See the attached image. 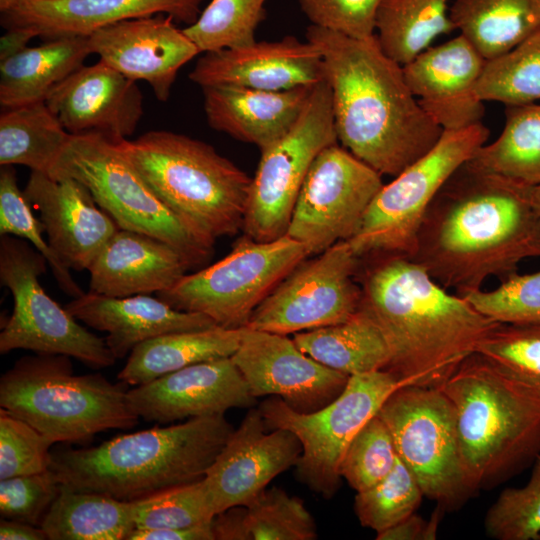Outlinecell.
<instances>
[{
	"label": "cell",
	"instance_id": "cell-18",
	"mask_svg": "<svg viewBox=\"0 0 540 540\" xmlns=\"http://www.w3.org/2000/svg\"><path fill=\"white\" fill-rule=\"evenodd\" d=\"M299 439L287 429L268 430L258 408H249L204 478L212 513L253 501L277 475L296 465Z\"/></svg>",
	"mask_w": 540,
	"mask_h": 540
},
{
	"label": "cell",
	"instance_id": "cell-51",
	"mask_svg": "<svg viewBox=\"0 0 540 540\" xmlns=\"http://www.w3.org/2000/svg\"><path fill=\"white\" fill-rule=\"evenodd\" d=\"M127 540H215L212 522L191 528L134 529Z\"/></svg>",
	"mask_w": 540,
	"mask_h": 540
},
{
	"label": "cell",
	"instance_id": "cell-42",
	"mask_svg": "<svg viewBox=\"0 0 540 540\" xmlns=\"http://www.w3.org/2000/svg\"><path fill=\"white\" fill-rule=\"evenodd\" d=\"M45 232L40 219L32 212L23 191L17 185L13 165H1L0 169V235H12L26 241L47 260L62 291L73 298L84 294L66 267L42 236Z\"/></svg>",
	"mask_w": 540,
	"mask_h": 540
},
{
	"label": "cell",
	"instance_id": "cell-2",
	"mask_svg": "<svg viewBox=\"0 0 540 540\" xmlns=\"http://www.w3.org/2000/svg\"><path fill=\"white\" fill-rule=\"evenodd\" d=\"M329 84L338 141L379 174L395 177L443 134L408 87L403 67L376 35L359 39L310 25Z\"/></svg>",
	"mask_w": 540,
	"mask_h": 540
},
{
	"label": "cell",
	"instance_id": "cell-49",
	"mask_svg": "<svg viewBox=\"0 0 540 540\" xmlns=\"http://www.w3.org/2000/svg\"><path fill=\"white\" fill-rule=\"evenodd\" d=\"M383 0H298L311 25L353 38L375 35L378 9Z\"/></svg>",
	"mask_w": 540,
	"mask_h": 540
},
{
	"label": "cell",
	"instance_id": "cell-7",
	"mask_svg": "<svg viewBox=\"0 0 540 540\" xmlns=\"http://www.w3.org/2000/svg\"><path fill=\"white\" fill-rule=\"evenodd\" d=\"M127 384L103 375H75L69 356H24L0 378V406L53 443L86 444L109 429L139 420Z\"/></svg>",
	"mask_w": 540,
	"mask_h": 540
},
{
	"label": "cell",
	"instance_id": "cell-17",
	"mask_svg": "<svg viewBox=\"0 0 540 540\" xmlns=\"http://www.w3.org/2000/svg\"><path fill=\"white\" fill-rule=\"evenodd\" d=\"M231 358L254 397L278 396L301 413L332 402L350 377L305 354L286 335L249 327Z\"/></svg>",
	"mask_w": 540,
	"mask_h": 540
},
{
	"label": "cell",
	"instance_id": "cell-32",
	"mask_svg": "<svg viewBox=\"0 0 540 540\" xmlns=\"http://www.w3.org/2000/svg\"><path fill=\"white\" fill-rule=\"evenodd\" d=\"M450 18L456 30L490 60L540 29V0H455Z\"/></svg>",
	"mask_w": 540,
	"mask_h": 540
},
{
	"label": "cell",
	"instance_id": "cell-31",
	"mask_svg": "<svg viewBox=\"0 0 540 540\" xmlns=\"http://www.w3.org/2000/svg\"><path fill=\"white\" fill-rule=\"evenodd\" d=\"M293 341L319 363L348 376L386 370L390 362L382 331L360 307L346 321L295 333Z\"/></svg>",
	"mask_w": 540,
	"mask_h": 540
},
{
	"label": "cell",
	"instance_id": "cell-44",
	"mask_svg": "<svg viewBox=\"0 0 540 540\" xmlns=\"http://www.w3.org/2000/svg\"><path fill=\"white\" fill-rule=\"evenodd\" d=\"M528 482L504 489L484 517L486 535L496 540H540V454Z\"/></svg>",
	"mask_w": 540,
	"mask_h": 540
},
{
	"label": "cell",
	"instance_id": "cell-11",
	"mask_svg": "<svg viewBox=\"0 0 540 540\" xmlns=\"http://www.w3.org/2000/svg\"><path fill=\"white\" fill-rule=\"evenodd\" d=\"M403 385L391 372L378 370L350 376L341 394L314 412H297L278 396L262 401L258 409L268 430L287 429L299 439L298 479L331 498L341 485L340 464L350 442Z\"/></svg>",
	"mask_w": 540,
	"mask_h": 540
},
{
	"label": "cell",
	"instance_id": "cell-16",
	"mask_svg": "<svg viewBox=\"0 0 540 540\" xmlns=\"http://www.w3.org/2000/svg\"><path fill=\"white\" fill-rule=\"evenodd\" d=\"M382 175L337 143L313 161L301 187L286 235L320 254L359 229Z\"/></svg>",
	"mask_w": 540,
	"mask_h": 540
},
{
	"label": "cell",
	"instance_id": "cell-41",
	"mask_svg": "<svg viewBox=\"0 0 540 540\" xmlns=\"http://www.w3.org/2000/svg\"><path fill=\"white\" fill-rule=\"evenodd\" d=\"M423 498L418 480L398 457L386 477L356 492L354 511L363 527L379 534L415 513Z\"/></svg>",
	"mask_w": 540,
	"mask_h": 540
},
{
	"label": "cell",
	"instance_id": "cell-12",
	"mask_svg": "<svg viewBox=\"0 0 540 540\" xmlns=\"http://www.w3.org/2000/svg\"><path fill=\"white\" fill-rule=\"evenodd\" d=\"M47 264L30 243L1 235L0 281L11 292L13 311L0 333V353L24 349L66 355L95 369L112 366L117 359L105 338L81 326L41 286Z\"/></svg>",
	"mask_w": 540,
	"mask_h": 540
},
{
	"label": "cell",
	"instance_id": "cell-54",
	"mask_svg": "<svg viewBox=\"0 0 540 540\" xmlns=\"http://www.w3.org/2000/svg\"><path fill=\"white\" fill-rule=\"evenodd\" d=\"M531 199L540 231V185L532 186Z\"/></svg>",
	"mask_w": 540,
	"mask_h": 540
},
{
	"label": "cell",
	"instance_id": "cell-45",
	"mask_svg": "<svg viewBox=\"0 0 540 540\" xmlns=\"http://www.w3.org/2000/svg\"><path fill=\"white\" fill-rule=\"evenodd\" d=\"M397 459L391 433L376 414L347 447L340 464V475L352 489L360 492L386 477Z\"/></svg>",
	"mask_w": 540,
	"mask_h": 540
},
{
	"label": "cell",
	"instance_id": "cell-23",
	"mask_svg": "<svg viewBox=\"0 0 540 540\" xmlns=\"http://www.w3.org/2000/svg\"><path fill=\"white\" fill-rule=\"evenodd\" d=\"M23 194L38 211L50 247L69 269L88 270L119 229L90 190L74 178L31 171Z\"/></svg>",
	"mask_w": 540,
	"mask_h": 540
},
{
	"label": "cell",
	"instance_id": "cell-34",
	"mask_svg": "<svg viewBox=\"0 0 540 540\" xmlns=\"http://www.w3.org/2000/svg\"><path fill=\"white\" fill-rule=\"evenodd\" d=\"M70 137L45 101L5 108L0 115V165L49 174Z\"/></svg>",
	"mask_w": 540,
	"mask_h": 540
},
{
	"label": "cell",
	"instance_id": "cell-48",
	"mask_svg": "<svg viewBox=\"0 0 540 540\" xmlns=\"http://www.w3.org/2000/svg\"><path fill=\"white\" fill-rule=\"evenodd\" d=\"M62 484L56 474L44 472L0 480L2 518L40 526Z\"/></svg>",
	"mask_w": 540,
	"mask_h": 540
},
{
	"label": "cell",
	"instance_id": "cell-5",
	"mask_svg": "<svg viewBox=\"0 0 540 540\" xmlns=\"http://www.w3.org/2000/svg\"><path fill=\"white\" fill-rule=\"evenodd\" d=\"M452 404L472 490L521 473L540 454V402L478 353L440 387Z\"/></svg>",
	"mask_w": 540,
	"mask_h": 540
},
{
	"label": "cell",
	"instance_id": "cell-35",
	"mask_svg": "<svg viewBox=\"0 0 540 540\" xmlns=\"http://www.w3.org/2000/svg\"><path fill=\"white\" fill-rule=\"evenodd\" d=\"M449 0H383L377 13L375 35L382 50L405 65L456 27Z\"/></svg>",
	"mask_w": 540,
	"mask_h": 540
},
{
	"label": "cell",
	"instance_id": "cell-8",
	"mask_svg": "<svg viewBox=\"0 0 540 540\" xmlns=\"http://www.w3.org/2000/svg\"><path fill=\"white\" fill-rule=\"evenodd\" d=\"M48 175L78 180L120 229L168 243L191 267L205 262L213 252L214 244L195 232L151 190L122 149L121 140L98 134L71 135Z\"/></svg>",
	"mask_w": 540,
	"mask_h": 540
},
{
	"label": "cell",
	"instance_id": "cell-21",
	"mask_svg": "<svg viewBox=\"0 0 540 540\" xmlns=\"http://www.w3.org/2000/svg\"><path fill=\"white\" fill-rule=\"evenodd\" d=\"M45 103L70 135L127 139L143 115L137 82L101 59L82 65L58 83Z\"/></svg>",
	"mask_w": 540,
	"mask_h": 540
},
{
	"label": "cell",
	"instance_id": "cell-50",
	"mask_svg": "<svg viewBox=\"0 0 540 540\" xmlns=\"http://www.w3.org/2000/svg\"><path fill=\"white\" fill-rule=\"evenodd\" d=\"M445 512L437 506L429 520L415 513L400 521L389 529L376 534L377 540H434L437 538L442 514Z\"/></svg>",
	"mask_w": 540,
	"mask_h": 540
},
{
	"label": "cell",
	"instance_id": "cell-10",
	"mask_svg": "<svg viewBox=\"0 0 540 540\" xmlns=\"http://www.w3.org/2000/svg\"><path fill=\"white\" fill-rule=\"evenodd\" d=\"M309 255L304 244L287 235L268 242L245 235L224 258L183 276L157 297L175 309L204 314L218 326L243 328L255 309Z\"/></svg>",
	"mask_w": 540,
	"mask_h": 540
},
{
	"label": "cell",
	"instance_id": "cell-26",
	"mask_svg": "<svg viewBox=\"0 0 540 540\" xmlns=\"http://www.w3.org/2000/svg\"><path fill=\"white\" fill-rule=\"evenodd\" d=\"M65 309L87 326L107 332L105 342L116 359L154 337L218 326L204 314L175 309L147 294L110 297L90 291L74 298Z\"/></svg>",
	"mask_w": 540,
	"mask_h": 540
},
{
	"label": "cell",
	"instance_id": "cell-52",
	"mask_svg": "<svg viewBox=\"0 0 540 540\" xmlns=\"http://www.w3.org/2000/svg\"><path fill=\"white\" fill-rule=\"evenodd\" d=\"M0 38V61L12 57L28 47V43L36 34L26 28L11 27L5 29Z\"/></svg>",
	"mask_w": 540,
	"mask_h": 540
},
{
	"label": "cell",
	"instance_id": "cell-15",
	"mask_svg": "<svg viewBox=\"0 0 540 540\" xmlns=\"http://www.w3.org/2000/svg\"><path fill=\"white\" fill-rule=\"evenodd\" d=\"M359 263L347 241L304 260L255 309L246 327L287 335L346 321L362 299Z\"/></svg>",
	"mask_w": 540,
	"mask_h": 540
},
{
	"label": "cell",
	"instance_id": "cell-22",
	"mask_svg": "<svg viewBox=\"0 0 540 540\" xmlns=\"http://www.w3.org/2000/svg\"><path fill=\"white\" fill-rule=\"evenodd\" d=\"M487 60L462 34L430 46L403 65L406 83L427 115L443 130L480 123L484 102L477 84Z\"/></svg>",
	"mask_w": 540,
	"mask_h": 540
},
{
	"label": "cell",
	"instance_id": "cell-27",
	"mask_svg": "<svg viewBox=\"0 0 540 540\" xmlns=\"http://www.w3.org/2000/svg\"><path fill=\"white\" fill-rule=\"evenodd\" d=\"M190 267L168 243L119 228L88 268L90 291L110 297L158 294L176 285Z\"/></svg>",
	"mask_w": 540,
	"mask_h": 540
},
{
	"label": "cell",
	"instance_id": "cell-13",
	"mask_svg": "<svg viewBox=\"0 0 540 540\" xmlns=\"http://www.w3.org/2000/svg\"><path fill=\"white\" fill-rule=\"evenodd\" d=\"M377 415L424 497L450 511L475 494L464 470L454 410L440 388L403 385L386 398Z\"/></svg>",
	"mask_w": 540,
	"mask_h": 540
},
{
	"label": "cell",
	"instance_id": "cell-33",
	"mask_svg": "<svg viewBox=\"0 0 540 540\" xmlns=\"http://www.w3.org/2000/svg\"><path fill=\"white\" fill-rule=\"evenodd\" d=\"M41 528L49 540H127L135 529L132 504L62 485Z\"/></svg>",
	"mask_w": 540,
	"mask_h": 540
},
{
	"label": "cell",
	"instance_id": "cell-19",
	"mask_svg": "<svg viewBox=\"0 0 540 540\" xmlns=\"http://www.w3.org/2000/svg\"><path fill=\"white\" fill-rule=\"evenodd\" d=\"M92 54L134 81L147 82L168 100L178 71L200 50L166 14L123 20L88 36Z\"/></svg>",
	"mask_w": 540,
	"mask_h": 540
},
{
	"label": "cell",
	"instance_id": "cell-43",
	"mask_svg": "<svg viewBox=\"0 0 540 540\" xmlns=\"http://www.w3.org/2000/svg\"><path fill=\"white\" fill-rule=\"evenodd\" d=\"M135 529L191 528L209 524L211 511L203 478L131 501Z\"/></svg>",
	"mask_w": 540,
	"mask_h": 540
},
{
	"label": "cell",
	"instance_id": "cell-14",
	"mask_svg": "<svg viewBox=\"0 0 540 540\" xmlns=\"http://www.w3.org/2000/svg\"><path fill=\"white\" fill-rule=\"evenodd\" d=\"M337 141L331 90L323 79L314 85L293 127L260 151L242 227L246 236L268 242L286 235L313 161Z\"/></svg>",
	"mask_w": 540,
	"mask_h": 540
},
{
	"label": "cell",
	"instance_id": "cell-6",
	"mask_svg": "<svg viewBox=\"0 0 540 540\" xmlns=\"http://www.w3.org/2000/svg\"><path fill=\"white\" fill-rule=\"evenodd\" d=\"M121 146L156 196L204 239L214 244L242 229L252 178L213 146L165 130Z\"/></svg>",
	"mask_w": 540,
	"mask_h": 540
},
{
	"label": "cell",
	"instance_id": "cell-25",
	"mask_svg": "<svg viewBox=\"0 0 540 540\" xmlns=\"http://www.w3.org/2000/svg\"><path fill=\"white\" fill-rule=\"evenodd\" d=\"M203 0H0L1 25L22 27L37 37H88L114 23L166 14L187 24L199 17Z\"/></svg>",
	"mask_w": 540,
	"mask_h": 540
},
{
	"label": "cell",
	"instance_id": "cell-39",
	"mask_svg": "<svg viewBox=\"0 0 540 540\" xmlns=\"http://www.w3.org/2000/svg\"><path fill=\"white\" fill-rule=\"evenodd\" d=\"M243 540H313L315 521L303 501L281 488L262 491L242 506Z\"/></svg>",
	"mask_w": 540,
	"mask_h": 540
},
{
	"label": "cell",
	"instance_id": "cell-3",
	"mask_svg": "<svg viewBox=\"0 0 540 540\" xmlns=\"http://www.w3.org/2000/svg\"><path fill=\"white\" fill-rule=\"evenodd\" d=\"M357 277L360 308L382 331L390 352L387 371L407 385L440 387L498 322L452 294L400 254L364 256Z\"/></svg>",
	"mask_w": 540,
	"mask_h": 540
},
{
	"label": "cell",
	"instance_id": "cell-4",
	"mask_svg": "<svg viewBox=\"0 0 540 540\" xmlns=\"http://www.w3.org/2000/svg\"><path fill=\"white\" fill-rule=\"evenodd\" d=\"M233 430L224 415L190 418L55 451L50 469L70 489L133 501L204 478Z\"/></svg>",
	"mask_w": 540,
	"mask_h": 540
},
{
	"label": "cell",
	"instance_id": "cell-36",
	"mask_svg": "<svg viewBox=\"0 0 540 540\" xmlns=\"http://www.w3.org/2000/svg\"><path fill=\"white\" fill-rule=\"evenodd\" d=\"M469 162L531 186L540 185V105L506 106L500 135L481 146Z\"/></svg>",
	"mask_w": 540,
	"mask_h": 540
},
{
	"label": "cell",
	"instance_id": "cell-40",
	"mask_svg": "<svg viewBox=\"0 0 540 540\" xmlns=\"http://www.w3.org/2000/svg\"><path fill=\"white\" fill-rule=\"evenodd\" d=\"M266 0H211L197 20L184 28L200 52L248 45L265 16Z\"/></svg>",
	"mask_w": 540,
	"mask_h": 540
},
{
	"label": "cell",
	"instance_id": "cell-38",
	"mask_svg": "<svg viewBox=\"0 0 540 540\" xmlns=\"http://www.w3.org/2000/svg\"><path fill=\"white\" fill-rule=\"evenodd\" d=\"M476 353L540 402V323H499Z\"/></svg>",
	"mask_w": 540,
	"mask_h": 540
},
{
	"label": "cell",
	"instance_id": "cell-29",
	"mask_svg": "<svg viewBox=\"0 0 540 540\" xmlns=\"http://www.w3.org/2000/svg\"><path fill=\"white\" fill-rule=\"evenodd\" d=\"M88 37L45 40L0 61L2 109L45 101L51 90L84 65L90 55Z\"/></svg>",
	"mask_w": 540,
	"mask_h": 540
},
{
	"label": "cell",
	"instance_id": "cell-30",
	"mask_svg": "<svg viewBox=\"0 0 540 540\" xmlns=\"http://www.w3.org/2000/svg\"><path fill=\"white\" fill-rule=\"evenodd\" d=\"M243 329L214 326L151 338L130 352L117 378L139 386L193 364L231 357L240 345Z\"/></svg>",
	"mask_w": 540,
	"mask_h": 540
},
{
	"label": "cell",
	"instance_id": "cell-46",
	"mask_svg": "<svg viewBox=\"0 0 540 540\" xmlns=\"http://www.w3.org/2000/svg\"><path fill=\"white\" fill-rule=\"evenodd\" d=\"M462 297L478 312L498 323H540V271L515 273L493 290L478 289Z\"/></svg>",
	"mask_w": 540,
	"mask_h": 540
},
{
	"label": "cell",
	"instance_id": "cell-28",
	"mask_svg": "<svg viewBox=\"0 0 540 540\" xmlns=\"http://www.w3.org/2000/svg\"><path fill=\"white\" fill-rule=\"evenodd\" d=\"M314 85L280 91L206 86L202 87L204 112L211 128L261 151L293 127Z\"/></svg>",
	"mask_w": 540,
	"mask_h": 540
},
{
	"label": "cell",
	"instance_id": "cell-24",
	"mask_svg": "<svg viewBox=\"0 0 540 540\" xmlns=\"http://www.w3.org/2000/svg\"><path fill=\"white\" fill-rule=\"evenodd\" d=\"M189 79L201 88L224 85L280 91L314 85L324 79V70L315 45L286 36L206 52Z\"/></svg>",
	"mask_w": 540,
	"mask_h": 540
},
{
	"label": "cell",
	"instance_id": "cell-20",
	"mask_svg": "<svg viewBox=\"0 0 540 540\" xmlns=\"http://www.w3.org/2000/svg\"><path fill=\"white\" fill-rule=\"evenodd\" d=\"M128 398L140 418L163 424L256 404L231 357L193 364L134 386Z\"/></svg>",
	"mask_w": 540,
	"mask_h": 540
},
{
	"label": "cell",
	"instance_id": "cell-53",
	"mask_svg": "<svg viewBox=\"0 0 540 540\" xmlns=\"http://www.w3.org/2000/svg\"><path fill=\"white\" fill-rule=\"evenodd\" d=\"M1 540H45L46 533L40 526L2 518L0 522Z\"/></svg>",
	"mask_w": 540,
	"mask_h": 540
},
{
	"label": "cell",
	"instance_id": "cell-37",
	"mask_svg": "<svg viewBox=\"0 0 540 540\" xmlns=\"http://www.w3.org/2000/svg\"><path fill=\"white\" fill-rule=\"evenodd\" d=\"M476 90L483 102L505 106L540 100V29L511 50L487 60Z\"/></svg>",
	"mask_w": 540,
	"mask_h": 540
},
{
	"label": "cell",
	"instance_id": "cell-1",
	"mask_svg": "<svg viewBox=\"0 0 540 540\" xmlns=\"http://www.w3.org/2000/svg\"><path fill=\"white\" fill-rule=\"evenodd\" d=\"M531 193V185L468 160L429 205L409 258L460 296L491 277L505 280L524 259L540 257Z\"/></svg>",
	"mask_w": 540,
	"mask_h": 540
},
{
	"label": "cell",
	"instance_id": "cell-9",
	"mask_svg": "<svg viewBox=\"0 0 540 540\" xmlns=\"http://www.w3.org/2000/svg\"><path fill=\"white\" fill-rule=\"evenodd\" d=\"M489 137L482 122L444 130L435 146L381 189L369 205L357 232L347 240L359 257L400 254L411 257L424 215L449 177Z\"/></svg>",
	"mask_w": 540,
	"mask_h": 540
},
{
	"label": "cell",
	"instance_id": "cell-47",
	"mask_svg": "<svg viewBox=\"0 0 540 540\" xmlns=\"http://www.w3.org/2000/svg\"><path fill=\"white\" fill-rule=\"evenodd\" d=\"M54 443L24 420L0 409V480L50 469Z\"/></svg>",
	"mask_w": 540,
	"mask_h": 540
}]
</instances>
